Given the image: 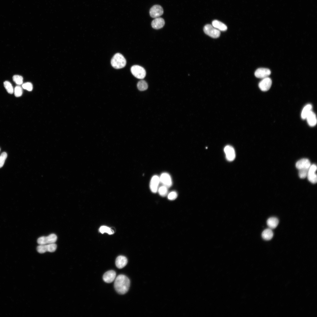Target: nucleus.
I'll return each instance as SVG.
<instances>
[{
    "instance_id": "obj_16",
    "label": "nucleus",
    "mask_w": 317,
    "mask_h": 317,
    "mask_svg": "<svg viewBox=\"0 0 317 317\" xmlns=\"http://www.w3.org/2000/svg\"><path fill=\"white\" fill-rule=\"evenodd\" d=\"M127 258L123 256H119L116 259L115 264L116 267L119 269H122L124 267L127 263Z\"/></svg>"
},
{
    "instance_id": "obj_3",
    "label": "nucleus",
    "mask_w": 317,
    "mask_h": 317,
    "mask_svg": "<svg viewBox=\"0 0 317 317\" xmlns=\"http://www.w3.org/2000/svg\"><path fill=\"white\" fill-rule=\"evenodd\" d=\"M131 71L133 75L138 79H143L146 75L145 70L139 65H136L133 66L131 68Z\"/></svg>"
},
{
    "instance_id": "obj_19",
    "label": "nucleus",
    "mask_w": 317,
    "mask_h": 317,
    "mask_svg": "<svg viewBox=\"0 0 317 317\" xmlns=\"http://www.w3.org/2000/svg\"><path fill=\"white\" fill-rule=\"evenodd\" d=\"M212 25L213 27L219 31H225L227 29V27L225 24L217 20L213 21Z\"/></svg>"
},
{
    "instance_id": "obj_23",
    "label": "nucleus",
    "mask_w": 317,
    "mask_h": 317,
    "mask_svg": "<svg viewBox=\"0 0 317 317\" xmlns=\"http://www.w3.org/2000/svg\"><path fill=\"white\" fill-rule=\"evenodd\" d=\"M137 87L140 91H144L146 90L148 87L147 82L144 80L139 81L137 84Z\"/></svg>"
},
{
    "instance_id": "obj_6",
    "label": "nucleus",
    "mask_w": 317,
    "mask_h": 317,
    "mask_svg": "<svg viewBox=\"0 0 317 317\" xmlns=\"http://www.w3.org/2000/svg\"><path fill=\"white\" fill-rule=\"evenodd\" d=\"M57 245L55 243L45 245H40L37 247L38 252L41 254L46 252H55L57 248Z\"/></svg>"
},
{
    "instance_id": "obj_33",
    "label": "nucleus",
    "mask_w": 317,
    "mask_h": 317,
    "mask_svg": "<svg viewBox=\"0 0 317 317\" xmlns=\"http://www.w3.org/2000/svg\"><path fill=\"white\" fill-rule=\"evenodd\" d=\"M0 150H1V149H0Z\"/></svg>"
},
{
    "instance_id": "obj_24",
    "label": "nucleus",
    "mask_w": 317,
    "mask_h": 317,
    "mask_svg": "<svg viewBox=\"0 0 317 317\" xmlns=\"http://www.w3.org/2000/svg\"><path fill=\"white\" fill-rule=\"evenodd\" d=\"M4 87L8 92L12 94L14 92V89L11 83L8 81H6L4 82Z\"/></svg>"
},
{
    "instance_id": "obj_30",
    "label": "nucleus",
    "mask_w": 317,
    "mask_h": 317,
    "mask_svg": "<svg viewBox=\"0 0 317 317\" xmlns=\"http://www.w3.org/2000/svg\"><path fill=\"white\" fill-rule=\"evenodd\" d=\"M7 157V154L5 152H3L0 156V168L2 167Z\"/></svg>"
},
{
    "instance_id": "obj_1",
    "label": "nucleus",
    "mask_w": 317,
    "mask_h": 317,
    "mask_svg": "<svg viewBox=\"0 0 317 317\" xmlns=\"http://www.w3.org/2000/svg\"><path fill=\"white\" fill-rule=\"evenodd\" d=\"M130 286V280L125 275H119L115 279L114 288L116 291L119 294L126 293L129 290Z\"/></svg>"
},
{
    "instance_id": "obj_20",
    "label": "nucleus",
    "mask_w": 317,
    "mask_h": 317,
    "mask_svg": "<svg viewBox=\"0 0 317 317\" xmlns=\"http://www.w3.org/2000/svg\"><path fill=\"white\" fill-rule=\"evenodd\" d=\"M278 219L274 217L269 218L267 221V224L268 226L271 229H273L276 227L279 223Z\"/></svg>"
},
{
    "instance_id": "obj_18",
    "label": "nucleus",
    "mask_w": 317,
    "mask_h": 317,
    "mask_svg": "<svg viewBox=\"0 0 317 317\" xmlns=\"http://www.w3.org/2000/svg\"><path fill=\"white\" fill-rule=\"evenodd\" d=\"M308 124L311 127L315 126L317 124V118L316 114L312 111L306 117Z\"/></svg>"
},
{
    "instance_id": "obj_21",
    "label": "nucleus",
    "mask_w": 317,
    "mask_h": 317,
    "mask_svg": "<svg viewBox=\"0 0 317 317\" xmlns=\"http://www.w3.org/2000/svg\"><path fill=\"white\" fill-rule=\"evenodd\" d=\"M312 105L310 104H307L303 107L301 114V118L302 119H306L308 115L312 111Z\"/></svg>"
},
{
    "instance_id": "obj_2",
    "label": "nucleus",
    "mask_w": 317,
    "mask_h": 317,
    "mask_svg": "<svg viewBox=\"0 0 317 317\" xmlns=\"http://www.w3.org/2000/svg\"><path fill=\"white\" fill-rule=\"evenodd\" d=\"M111 63L114 68L119 69L125 66L126 64V60L122 54L117 53L115 54L112 58Z\"/></svg>"
},
{
    "instance_id": "obj_29",
    "label": "nucleus",
    "mask_w": 317,
    "mask_h": 317,
    "mask_svg": "<svg viewBox=\"0 0 317 317\" xmlns=\"http://www.w3.org/2000/svg\"><path fill=\"white\" fill-rule=\"evenodd\" d=\"M309 169H303L299 170V175L300 178H304L307 176Z\"/></svg>"
},
{
    "instance_id": "obj_25",
    "label": "nucleus",
    "mask_w": 317,
    "mask_h": 317,
    "mask_svg": "<svg viewBox=\"0 0 317 317\" xmlns=\"http://www.w3.org/2000/svg\"><path fill=\"white\" fill-rule=\"evenodd\" d=\"M99 230L100 232L102 233L107 232L109 234L111 235L113 234L114 232V231L111 228L104 226H101L100 227Z\"/></svg>"
},
{
    "instance_id": "obj_11",
    "label": "nucleus",
    "mask_w": 317,
    "mask_h": 317,
    "mask_svg": "<svg viewBox=\"0 0 317 317\" xmlns=\"http://www.w3.org/2000/svg\"><path fill=\"white\" fill-rule=\"evenodd\" d=\"M224 151L226 158L228 161H231L234 160L235 157V152L232 146L230 145L226 146L224 148Z\"/></svg>"
},
{
    "instance_id": "obj_14",
    "label": "nucleus",
    "mask_w": 317,
    "mask_h": 317,
    "mask_svg": "<svg viewBox=\"0 0 317 317\" xmlns=\"http://www.w3.org/2000/svg\"><path fill=\"white\" fill-rule=\"evenodd\" d=\"M116 273L113 270H110L105 272L103 276L104 281L107 283H110L115 279Z\"/></svg>"
},
{
    "instance_id": "obj_7",
    "label": "nucleus",
    "mask_w": 317,
    "mask_h": 317,
    "mask_svg": "<svg viewBox=\"0 0 317 317\" xmlns=\"http://www.w3.org/2000/svg\"><path fill=\"white\" fill-rule=\"evenodd\" d=\"M317 166L315 164L311 165L310 167L307 177L308 181L313 183H316L317 181V176L316 173Z\"/></svg>"
},
{
    "instance_id": "obj_5",
    "label": "nucleus",
    "mask_w": 317,
    "mask_h": 317,
    "mask_svg": "<svg viewBox=\"0 0 317 317\" xmlns=\"http://www.w3.org/2000/svg\"><path fill=\"white\" fill-rule=\"evenodd\" d=\"M57 236L54 234H51L47 236H42L37 240V243L39 245H45L54 243L57 240Z\"/></svg>"
},
{
    "instance_id": "obj_17",
    "label": "nucleus",
    "mask_w": 317,
    "mask_h": 317,
    "mask_svg": "<svg viewBox=\"0 0 317 317\" xmlns=\"http://www.w3.org/2000/svg\"><path fill=\"white\" fill-rule=\"evenodd\" d=\"M165 24V21L163 18L158 17L155 18L152 21V27L154 29H158L162 28Z\"/></svg>"
},
{
    "instance_id": "obj_4",
    "label": "nucleus",
    "mask_w": 317,
    "mask_h": 317,
    "mask_svg": "<svg viewBox=\"0 0 317 317\" xmlns=\"http://www.w3.org/2000/svg\"><path fill=\"white\" fill-rule=\"evenodd\" d=\"M203 31L206 34L213 38L219 37L220 34V31L209 24H206L204 26Z\"/></svg>"
},
{
    "instance_id": "obj_31",
    "label": "nucleus",
    "mask_w": 317,
    "mask_h": 317,
    "mask_svg": "<svg viewBox=\"0 0 317 317\" xmlns=\"http://www.w3.org/2000/svg\"><path fill=\"white\" fill-rule=\"evenodd\" d=\"M22 87L24 89L28 91H31L33 88L32 84L30 82H27L23 84L22 85Z\"/></svg>"
},
{
    "instance_id": "obj_27",
    "label": "nucleus",
    "mask_w": 317,
    "mask_h": 317,
    "mask_svg": "<svg viewBox=\"0 0 317 317\" xmlns=\"http://www.w3.org/2000/svg\"><path fill=\"white\" fill-rule=\"evenodd\" d=\"M15 96L17 97L21 96L23 94L22 88L20 86H16L14 90Z\"/></svg>"
},
{
    "instance_id": "obj_22",
    "label": "nucleus",
    "mask_w": 317,
    "mask_h": 317,
    "mask_svg": "<svg viewBox=\"0 0 317 317\" xmlns=\"http://www.w3.org/2000/svg\"><path fill=\"white\" fill-rule=\"evenodd\" d=\"M273 235V232L270 228L266 229L263 231L262 234V238L267 240H271L272 238Z\"/></svg>"
},
{
    "instance_id": "obj_28",
    "label": "nucleus",
    "mask_w": 317,
    "mask_h": 317,
    "mask_svg": "<svg viewBox=\"0 0 317 317\" xmlns=\"http://www.w3.org/2000/svg\"><path fill=\"white\" fill-rule=\"evenodd\" d=\"M13 81L17 85H21L23 82V78L21 75H14L13 77Z\"/></svg>"
},
{
    "instance_id": "obj_15",
    "label": "nucleus",
    "mask_w": 317,
    "mask_h": 317,
    "mask_svg": "<svg viewBox=\"0 0 317 317\" xmlns=\"http://www.w3.org/2000/svg\"><path fill=\"white\" fill-rule=\"evenodd\" d=\"M311 165L310 161L307 158H302L298 161L296 163V166L298 169H309Z\"/></svg>"
},
{
    "instance_id": "obj_26",
    "label": "nucleus",
    "mask_w": 317,
    "mask_h": 317,
    "mask_svg": "<svg viewBox=\"0 0 317 317\" xmlns=\"http://www.w3.org/2000/svg\"><path fill=\"white\" fill-rule=\"evenodd\" d=\"M158 191L161 196H165L168 193V188L164 186H162L158 188Z\"/></svg>"
},
{
    "instance_id": "obj_32",
    "label": "nucleus",
    "mask_w": 317,
    "mask_h": 317,
    "mask_svg": "<svg viewBox=\"0 0 317 317\" xmlns=\"http://www.w3.org/2000/svg\"><path fill=\"white\" fill-rule=\"evenodd\" d=\"M177 197V193L175 191H173L169 193L168 195V199L170 200L175 199Z\"/></svg>"
},
{
    "instance_id": "obj_12",
    "label": "nucleus",
    "mask_w": 317,
    "mask_h": 317,
    "mask_svg": "<svg viewBox=\"0 0 317 317\" xmlns=\"http://www.w3.org/2000/svg\"><path fill=\"white\" fill-rule=\"evenodd\" d=\"M160 183L159 177L154 175L151 178L150 183V188L151 192L156 193L158 190V186Z\"/></svg>"
},
{
    "instance_id": "obj_9",
    "label": "nucleus",
    "mask_w": 317,
    "mask_h": 317,
    "mask_svg": "<svg viewBox=\"0 0 317 317\" xmlns=\"http://www.w3.org/2000/svg\"><path fill=\"white\" fill-rule=\"evenodd\" d=\"M160 182L167 188L171 186L172 183L171 177L170 175L167 173L161 174L159 177Z\"/></svg>"
},
{
    "instance_id": "obj_8",
    "label": "nucleus",
    "mask_w": 317,
    "mask_h": 317,
    "mask_svg": "<svg viewBox=\"0 0 317 317\" xmlns=\"http://www.w3.org/2000/svg\"><path fill=\"white\" fill-rule=\"evenodd\" d=\"M163 13L162 7L160 5H156L153 6L150 9L149 11L150 16L151 17L156 18L162 15Z\"/></svg>"
},
{
    "instance_id": "obj_13",
    "label": "nucleus",
    "mask_w": 317,
    "mask_h": 317,
    "mask_svg": "<svg viewBox=\"0 0 317 317\" xmlns=\"http://www.w3.org/2000/svg\"><path fill=\"white\" fill-rule=\"evenodd\" d=\"M271 73L270 70L265 68H260L257 69L254 72L256 77L260 78L267 77Z\"/></svg>"
},
{
    "instance_id": "obj_10",
    "label": "nucleus",
    "mask_w": 317,
    "mask_h": 317,
    "mask_svg": "<svg viewBox=\"0 0 317 317\" xmlns=\"http://www.w3.org/2000/svg\"><path fill=\"white\" fill-rule=\"evenodd\" d=\"M272 84V81L271 78L267 77L263 78L259 82V87L262 91H266L270 88Z\"/></svg>"
}]
</instances>
